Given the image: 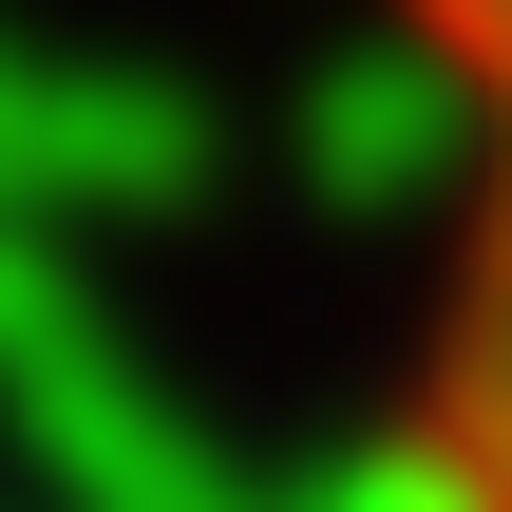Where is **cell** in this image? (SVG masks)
<instances>
[{
	"label": "cell",
	"mask_w": 512,
	"mask_h": 512,
	"mask_svg": "<svg viewBox=\"0 0 512 512\" xmlns=\"http://www.w3.org/2000/svg\"><path fill=\"white\" fill-rule=\"evenodd\" d=\"M418 76V323H399V512H512V0H380Z\"/></svg>",
	"instance_id": "1"
}]
</instances>
